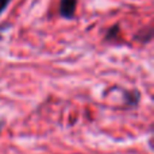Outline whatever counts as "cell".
<instances>
[{"label":"cell","instance_id":"6da1fadb","mask_svg":"<svg viewBox=\"0 0 154 154\" xmlns=\"http://www.w3.org/2000/svg\"><path fill=\"white\" fill-rule=\"evenodd\" d=\"M77 3H79V0H60L58 15L66 20L73 19L77 12Z\"/></svg>","mask_w":154,"mask_h":154},{"label":"cell","instance_id":"7a4b0ae2","mask_svg":"<svg viewBox=\"0 0 154 154\" xmlns=\"http://www.w3.org/2000/svg\"><path fill=\"white\" fill-rule=\"evenodd\" d=\"M122 93H123L122 96H123V106H125V108L131 109L139 106L142 96L138 89H122Z\"/></svg>","mask_w":154,"mask_h":154},{"label":"cell","instance_id":"3957f363","mask_svg":"<svg viewBox=\"0 0 154 154\" xmlns=\"http://www.w3.org/2000/svg\"><path fill=\"white\" fill-rule=\"evenodd\" d=\"M104 41L111 45H120V24L115 23L106 31Z\"/></svg>","mask_w":154,"mask_h":154},{"label":"cell","instance_id":"277c9868","mask_svg":"<svg viewBox=\"0 0 154 154\" xmlns=\"http://www.w3.org/2000/svg\"><path fill=\"white\" fill-rule=\"evenodd\" d=\"M134 39H135L137 42L149 43L150 41L153 39V29H152V24H149V26H147V29H142V30H139V31L135 34Z\"/></svg>","mask_w":154,"mask_h":154},{"label":"cell","instance_id":"5b68a950","mask_svg":"<svg viewBox=\"0 0 154 154\" xmlns=\"http://www.w3.org/2000/svg\"><path fill=\"white\" fill-rule=\"evenodd\" d=\"M11 3H12V0H0V16L5 12V10L10 7Z\"/></svg>","mask_w":154,"mask_h":154},{"label":"cell","instance_id":"8992f818","mask_svg":"<svg viewBox=\"0 0 154 154\" xmlns=\"http://www.w3.org/2000/svg\"><path fill=\"white\" fill-rule=\"evenodd\" d=\"M2 128H3V125H2V122H0V131H2Z\"/></svg>","mask_w":154,"mask_h":154}]
</instances>
